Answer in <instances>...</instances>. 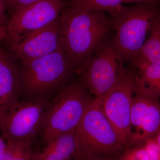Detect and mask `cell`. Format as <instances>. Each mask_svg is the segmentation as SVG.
<instances>
[{"label":"cell","mask_w":160,"mask_h":160,"mask_svg":"<svg viewBox=\"0 0 160 160\" xmlns=\"http://www.w3.org/2000/svg\"><path fill=\"white\" fill-rule=\"evenodd\" d=\"M136 92L134 68H124L112 88L101 98L104 114L124 143L128 146L130 137V112Z\"/></svg>","instance_id":"obj_7"},{"label":"cell","mask_w":160,"mask_h":160,"mask_svg":"<svg viewBox=\"0 0 160 160\" xmlns=\"http://www.w3.org/2000/svg\"><path fill=\"white\" fill-rule=\"evenodd\" d=\"M7 143L3 141L2 139L0 137V160H2L6 152Z\"/></svg>","instance_id":"obj_24"},{"label":"cell","mask_w":160,"mask_h":160,"mask_svg":"<svg viewBox=\"0 0 160 160\" xmlns=\"http://www.w3.org/2000/svg\"><path fill=\"white\" fill-rule=\"evenodd\" d=\"M39 1L40 0H5L6 10H8L11 15L19 9Z\"/></svg>","instance_id":"obj_20"},{"label":"cell","mask_w":160,"mask_h":160,"mask_svg":"<svg viewBox=\"0 0 160 160\" xmlns=\"http://www.w3.org/2000/svg\"><path fill=\"white\" fill-rule=\"evenodd\" d=\"M149 32L139 55L132 62L160 64V10L152 21Z\"/></svg>","instance_id":"obj_15"},{"label":"cell","mask_w":160,"mask_h":160,"mask_svg":"<svg viewBox=\"0 0 160 160\" xmlns=\"http://www.w3.org/2000/svg\"><path fill=\"white\" fill-rule=\"evenodd\" d=\"M136 94L158 100L160 98V64L133 61Z\"/></svg>","instance_id":"obj_12"},{"label":"cell","mask_w":160,"mask_h":160,"mask_svg":"<svg viewBox=\"0 0 160 160\" xmlns=\"http://www.w3.org/2000/svg\"><path fill=\"white\" fill-rule=\"evenodd\" d=\"M123 0H69V6L81 10L104 12L113 18L124 6Z\"/></svg>","instance_id":"obj_16"},{"label":"cell","mask_w":160,"mask_h":160,"mask_svg":"<svg viewBox=\"0 0 160 160\" xmlns=\"http://www.w3.org/2000/svg\"><path fill=\"white\" fill-rule=\"evenodd\" d=\"M10 46L22 63L63 49L60 15L47 26L10 41Z\"/></svg>","instance_id":"obj_10"},{"label":"cell","mask_w":160,"mask_h":160,"mask_svg":"<svg viewBox=\"0 0 160 160\" xmlns=\"http://www.w3.org/2000/svg\"><path fill=\"white\" fill-rule=\"evenodd\" d=\"M6 37V27L0 29V44L2 40ZM1 48V47H0Z\"/></svg>","instance_id":"obj_25"},{"label":"cell","mask_w":160,"mask_h":160,"mask_svg":"<svg viewBox=\"0 0 160 160\" xmlns=\"http://www.w3.org/2000/svg\"><path fill=\"white\" fill-rule=\"evenodd\" d=\"M159 1L160 0H123V3H134L136 4L139 3L154 2Z\"/></svg>","instance_id":"obj_23"},{"label":"cell","mask_w":160,"mask_h":160,"mask_svg":"<svg viewBox=\"0 0 160 160\" xmlns=\"http://www.w3.org/2000/svg\"><path fill=\"white\" fill-rule=\"evenodd\" d=\"M6 10L5 0H0V29L6 27L4 25L6 19Z\"/></svg>","instance_id":"obj_22"},{"label":"cell","mask_w":160,"mask_h":160,"mask_svg":"<svg viewBox=\"0 0 160 160\" xmlns=\"http://www.w3.org/2000/svg\"><path fill=\"white\" fill-rule=\"evenodd\" d=\"M32 144L7 142L5 154L9 160H32L34 153Z\"/></svg>","instance_id":"obj_18"},{"label":"cell","mask_w":160,"mask_h":160,"mask_svg":"<svg viewBox=\"0 0 160 160\" xmlns=\"http://www.w3.org/2000/svg\"><path fill=\"white\" fill-rule=\"evenodd\" d=\"M77 70L62 49L22 63V91L28 100L51 99L74 80Z\"/></svg>","instance_id":"obj_3"},{"label":"cell","mask_w":160,"mask_h":160,"mask_svg":"<svg viewBox=\"0 0 160 160\" xmlns=\"http://www.w3.org/2000/svg\"><path fill=\"white\" fill-rule=\"evenodd\" d=\"M63 49L77 73L113 30L110 16L104 12L81 10L68 5L60 14Z\"/></svg>","instance_id":"obj_1"},{"label":"cell","mask_w":160,"mask_h":160,"mask_svg":"<svg viewBox=\"0 0 160 160\" xmlns=\"http://www.w3.org/2000/svg\"><path fill=\"white\" fill-rule=\"evenodd\" d=\"M160 129V103L153 99L148 107L142 126L129 140V145L143 142L155 136Z\"/></svg>","instance_id":"obj_14"},{"label":"cell","mask_w":160,"mask_h":160,"mask_svg":"<svg viewBox=\"0 0 160 160\" xmlns=\"http://www.w3.org/2000/svg\"><path fill=\"white\" fill-rule=\"evenodd\" d=\"M117 160H150L143 145L141 147L127 149Z\"/></svg>","instance_id":"obj_19"},{"label":"cell","mask_w":160,"mask_h":160,"mask_svg":"<svg viewBox=\"0 0 160 160\" xmlns=\"http://www.w3.org/2000/svg\"><path fill=\"white\" fill-rule=\"evenodd\" d=\"M94 99L78 78L61 89L44 113L40 135L43 142L75 131Z\"/></svg>","instance_id":"obj_4"},{"label":"cell","mask_w":160,"mask_h":160,"mask_svg":"<svg viewBox=\"0 0 160 160\" xmlns=\"http://www.w3.org/2000/svg\"><path fill=\"white\" fill-rule=\"evenodd\" d=\"M143 146L146 149L150 160H160V151L154 137L146 140Z\"/></svg>","instance_id":"obj_21"},{"label":"cell","mask_w":160,"mask_h":160,"mask_svg":"<svg viewBox=\"0 0 160 160\" xmlns=\"http://www.w3.org/2000/svg\"><path fill=\"white\" fill-rule=\"evenodd\" d=\"M109 39L99 47L77 73L78 79L95 99L115 85L125 68Z\"/></svg>","instance_id":"obj_6"},{"label":"cell","mask_w":160,"mask_h":160,"mask_svg":"<svg viewBox=\"0 0 160 160\" xmlns=\"http://www.w3.org/2000/svg\"><path fill=\"white\" fill-rule=\"evenodd\" d=\"M75 160H101L121 156L126 145L122 141L102 108L101 98L95 99L75 129Z\"/></svg>","instance_id":"obj_2"},{"label":"cell","mask_w":160,"mask_h":160,"mask_svg":"<svg viewBox=\"0 0 160 160\" xmlns=\"http://www.w3.org/2000/svg\"><path fill=\"white\" fill-rule=\"evenodd\" d=\"M21 68L0 48V119L19 102Z\"/></svg>","instance_id":"obj_11"},{"label":"cell","mask_w":160,"mask_h":160,"mask_svg":"<svg viewBox=\"0 0 160 160\" xmlns=\"http://www.w3.org/2000/svg\"><path fill=\"white\" fill-rule=\"evenodd\" d=\"M154 137L157 143L158 146L160 151V129Z\"/></svg>","instance_id":"obj_26"},{"label":"cell","mask_w":160,"mask_h":160,"mask_svg":"<svg viewBox=\"0 0 160 160\" xmlns=\"http://www.w3.org/2000/svg\"><path fill=\"white\" fill-rule=\"evenodd\" d=\"M152 100L144 96L135 94L130 112V139L142 126L146 112Z\"/></svg>","instance_id":"obj_17"},{"label":"cell","mask_w":160,"mask_h":160,"mask_svg":"<svg viewBox=\"0 0 160 160\" xmlns=\"http://www.w3.org/2000/svg\"><path fill=\"white\" fill-rule=\"evenodd\" d=\"M66 6L65 0H40L11 15L6 26L10 41L41 29L57 19Z\"/></svg>","instance_id":"obj_9"},{"label":"cell","mask_w":160,"mask_h":160,"mask_svg":"<svg viewBox=\"0 0 160 160\" xmlns=\"http://www.w3.org/2000/svg\"><path fill=\"white\" fill-rule=\"evenodd\" d=\"M50 100L19 102L0 119V127L7 142L33 143L41 134L43 117Z\"/></svg>","instance_id":"obj_8"},{"label":"cell","mask_w":160,"mask_h":160,"mask_svg":"<svg viewBox=\"0 0 160 160\" xmlns=\"http://www.w3.org/2000/svg\"><path fill=\"white\" fill-rule=\"evenodd\" d=\"M86 160H101L98 159H97V158H89V159H87Z\"/></svg>","instance_id":"obj_27"},{"label":"cell","mask_w":160,"mask_h":160,"mask_svg":"<svg viewBox=\"0 0 160 160\" xmlns=\"http://www.w3.org/2000/svg\"><path fill=\"white\" fill-rule=\"evenodd\" d=\"M160 1L124 6L111 18L115 34L112 39L118 56L125 62H131L139 55L152 21L159 12Z\"/></svg>","instance_id":"obj_5"},{"label":"cell","mask_w":160,"mask_h":160,"mask_svg":"<svg viewBox=\"0 0 160 160\" xmlns=\"http://www.w3.org/2000/svg\"><path fill=\"white\" fill-rule=\"evenodd\" d=\"M75 131L50 140L42 150L33 153L32 160H69L75 152Z\"/></svg>","instance_id":"obj_13"}]
</instances>
